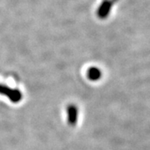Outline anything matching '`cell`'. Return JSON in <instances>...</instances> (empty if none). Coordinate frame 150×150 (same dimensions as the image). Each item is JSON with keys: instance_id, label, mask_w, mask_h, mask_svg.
I'll return each instance as SVG.
<instances>
[{"instance_id": "obj_1", "label": "cell", "mask_w": 150, "mask_h": 150, "mask_svg": "<svg viewBox=\"0 0 150 150\" xmlns=\"http://www.w3.org/2000/svg\"><path fill=\"white\" fill-rule=\"evenodd\" d=\"M0 94L8 98L12 103H19L23 98V93L21 91L16 88H11L8 86L0 83Z\"/></svg>"}, {"instance_id": "obj_2", "label": "cell", "mask_w": 150, "mask_h": 150, "mask_svg": "<svg viewBox=\"0 0 150 150\" xmlns=\"http://www.w3.org/2000/svg\"><path fill=\"white\" fill-rule=\"evenodd\" d=\"M67 115H68V123L70 126H75L78 122L79 109L75 104H69L67 107Z\"/></svg>"}, {"instance_id": "obj_3", "label": "cell", "mask_w": 150, "mask_h": 150, "mask_svg": "<svg viewBox=\"0 0 150 150\" xmlns=\"http://www.w3.org/2000/svg\"><path fill=\"white\" fill-rule=\"evenodd\" d=\"M111 8H112V2L109 0H104L98 9V13H97L98 17L100 18H107L110 13Z\"/></svg>"}, {"instance_id": "obj_4", "label": "cell", "mask_w": 150, "mask_h": 150, "mask_svg": "<svg viewBox=\"0 0 150 150\" xmlns=\"http://www.w3.org/2000/svg\"><path fill=\"white\" fill-rule=\"evenodd\" d=\"M87 75H88V78L91 81H97L102 77V72L96 67H93L88 70Z\"/></svg>"}]
</instances>
